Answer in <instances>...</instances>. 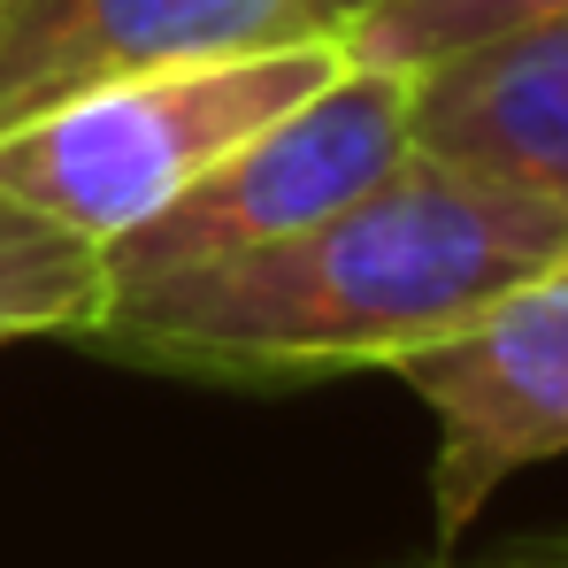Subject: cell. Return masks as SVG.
<instances>
[{
    "instance_id": "1",
    "label": "cell",
    "mask_w": 568,
    "mask_h": 568,
    "mask_svg": "<svg viewBox=\"0 0 568 568\" xmlns=\"http://www.w3.org/2000/svg\"><path fill=\"white\" fill-rule=\"evenodd\" d=\"M568 262V207L407 146L377 185L277 246L108 292L85 346L207 384L392 369Z\"/></svg>"
},
{
    "instance_id": "2",
    "label": "cell",
    "mask_w": 568,
    "mask_h": 568,
    "mask_svg": "<svg viewBox=\"0 0 568 568\" xmlns=\"http://www.w3.org/2000/svg\"><path fill=\"white\" fill-rule=\"evenodd\" d=\"M338 62V39H292L262 54L100 78L54 100L47 115L0 131V192L93 246H115L146 215H162L200 170L277 123L292 100H307Z\"/></svg>"
},
{
    "instance_id": "3",
    "label": "cell",
    "mask_w": 568,
    "mask_h": 568,
    "mask_svg": "<svg viewBox=\"0 0 568 568\" xmlns=\"http://www.w3.org/2000/svg\"><path fill=\"white\" fill-rule=\"evenodd\" d=\"M407 100H415L407 70L338 62L277 123H262L246 146H231L215 170H200L162 215H146L139 231L100 246L108 284L123 292V284L200 270V262H223V254H254V246H277L292 231L323 223L331 207L362 200L415 146Z\"/></svg>"
},
{
    "instance_id": "4",
    "label": "cell",
    "mask_w": 568,
    "mask_h": 568,
    "mask_svg": "<svg viewBox=\"0 0 568 568\" xmlns=\"http://www.w3.org/2000/svg\"><path fill=\"white\" fill-rule=\"evenodd\" d=\"M392 377L438 423L430 515L438 554H454L507 476L568 454V262L507 292L484 323L392 362Z\"/></svg>"
},
{
    "instance_id": "5",
    "label": "cell",
    "mask_w": 568,
    "mask_h": 568,
    "mask_svg": "<svg viewBox=\"0 0 568 568\" xmlns=\"http://www.w3.org/2000/svg\"><path fill=\"white\" fill-rule=\"evenodd\" d=\"M338 39L331 0H23L0 31V131L123 70Z\"/></svg>"
},
{
    "instance_id": "6",
    "label": "cell",
    "mask_w": 568,
    "mask_h": 568,
    "mask_svg": "<svg viewBox=\"0 0 568 568\" xmlns=\"http://www.w3.org/2000/svg\"><path fill=\"white\" fill-rule=\"evenodd\" d=\"M415 146L568 207V8L415 78Z\"/></svg>"
},
{
    "instance_id": "7",
    "label": "cell",
    "mask_w": 568,
    "mask_h": 568,
    "mask_svg": "<svg viewBox=\"0 0 568 568\" xmlns=\"http://www.w3.org/2000/svg\"><path fill=\"white\" fill-rule=\"evenodd\" d=\"M108 262L93 239L16 207L0 192V346L16 338H85L108 307Z\"/></svg>"
},
{
    "instance_id": "8",
    "label": "cell",
    "mask_w": 568,
    "mask_h": 568,
    "mask_svg": "<svg viewBox=\"0 0 568 568\" xmlns=\"http://www.w3.org/2000/svg\"><path fill=\"white\" fill-rule=\"evenodd\" d=\"M568 0H369L362 16L338 23V47L346 62H377V70H438L469 47H491L523 23H546L561 16Z\"/></svg>"
},
{
    "instance_id": "9",
    "label": "cell",
    "mask_w": 568,
    "mask_h": 568,
    "mask_svg": "<svg viewBox=\"0 0 568 568\" xmlns=\"http://www.w3.org/2000/svg\"><path fill=\"white\" fill-rule=\"evenodd\" d=\"M423 568H568V538H538V546H515V554H491V561H454V554H438V561Z\"/></svg>"
},
{
    "instance_id": "10",
    "label": "cell",
    "mask_w": 568,
    "mask_h": 568,
    "mask_svg": "<svg viewBox=\"0 0 568 568\" xmlns=\"http://www.w3.org/2000/svg\"><path fill=\"white\" fill-rule=\"evenodd\" d=\"M362 8H369V0H331V16H338V23H346V16H362Z\"/></svg>"
},
{
    "instance_id": "11",
    "label": "cell",
    "mask_w": 568,
    "mask_h": 568,
    "mask_svg": "<svg viewBox=\"0 0 568 568\" xmlns=\"http://www.w3.org/2000/svg\"><path fill=\"white\" fill-rule=\"evenodd\" d=\"M16 8H23V0H0V31H8V23H16Z\"/></svg>"
}]
</instances>
